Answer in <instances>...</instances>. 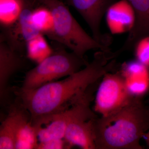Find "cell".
Instances as JSON below:
<instances>
[{"label": "cell", "mask_w": 149, "mask_h": 149, "mask_svg": "<svg viewBox=\"0 0 149 149\" xmlns=\"http://www.w3.org/2000/svg\"><path fill=\"white\" fill-rule=\"evenodd\" d=\"M133 48L136 60L149 68V35L141 38Z\"/></svg>", "instance_id": "d6986e66"}, {"label": "cell", "mask_w": 149, "mask_h": 149, "mask_svg": "<svg viewBox=\"0 0 149 149\" xmlns=\"http://www.w3.org/2000/svg\"><path fill=\"white\" fill-rule=\"evenodd\" d=\"M15 145L12 121L8 114L0 126V149H15Z\"/></svg>", "instance_id": "ac0fdd59"}, {"label": "cell", "mask_w": 149, "mask_h": 149, "mask_svg": "<svg viewBox=\"0 0 149 149\" xmlns=\"http://www.w3.org/2000/svg\"><path fill=\"white\" fill-rule=\"evenodd\" d=\"M97 117L90 106L80 113L68 124L64 139L70 148L77 146L83 149H96L94 122Z\"/></svg>", "instance_id": "52a82bcc"}, {"label": "cell", "mask_w": 149, "mask_h": 149, "mask_svg": "<svg viewBox=\"0 0 149 149\" xmlns=\"http://www.w3.org/2000/svg\"><path fill=\"white\" fill-rule=\"evenodd\" d=\"M64 139H54L38 143L37 149H69Z\"/></svg>", "instance_id": "ffe728a7"}, {"label": "cell", "mask_w": 149, "mask_h": 149, "mask_svg": "<svg viewBox=\"0 0 149 149\" xmlns=\"http://www.w3.org/2000/svg\"><path fill=\"white\" fill-rule=\"evenodd\" d=\"M10 111L13 117L15 149H37V132L29 112L17 100L11 105Z\"/></svg>", "instance_id": "9c48e42d"}, {"label": "cell", "mask_w": 149, "mask_h": 149, "mask_svg": "<svg viewBox=\"0 0 149 149\" xmlns=\"http://www.w3.org/2000/svg\"><path fill=\"white\" fill-rule=\"evenodd\" d=\"M18 49L1 37L0 42V101L2 104L9 93L11 77L23 64V59Z\"/></svg>", "instance_id": "30bf717a"}, {"label": "cell", "mask_w": 149, "mask_h": 149, "mask_svg": "<svg viewBox=\"0 0 149 149\" xmlns=\"http://www.w3.org/2000/svg\"><path fill=\"white\" fill-rule=\"evenodd\" d=\"M24 1V0H23ZM33 4L24 1L23 6L17 20L15 30L13 35H11L8 42L17 49L20 48V40L26 43L30 40L42 34L35 27L32 20Z\"/></svg>", "instance_id": "5bb4252c"}, {"label": "cell", "mask_w": 149, "mask_h": 149, "mask_svg": "<svg viewBox=\"0 0 149 149\" xmlns=\"http://www.w3.org/2000/svg\"><path fill=\"white\" fill-rule=\"evenodd\" d=\"M68 4L74 8L90 27L93 37L102 45L109 47L111 39L101 32L102 18L111 4L109 0H66Z\"/></svg>", "instance_id": "ba28073f"}, {"label": "cell", "mask_w": 149, "mask_h": 149, "mask_svg": "<svg viewBox=\"0 0 149 149\" xmlns=\"http://www.w3.org/2000/svg\"><path fill=\"white\" fill-rule=\"evenodd\" d=\"M23 0H0V20L4 25L17 21L23 6Z\"/></svg>", "instance_id": "2e32d148"}, {"label": "cell", "mask_w": 149, "mask_h": 149, "mask_svg": "<svg viewBox=\"0 0 149 149\" xmlns=\"http://www.w3.org/2000/svg\"><path fill=\"white\" fill-rule=\"evenodd\" d=\"M32 17L35 27L42 34L47 35L52 30L53 18L47 8H40L33 10Z\"/></svg>", "instance_id": "e0dca14e"}, {"label": "cell", "mask_w": 149, "mask_h": 149, "mask_svg": "<svg viewBox=\"0 0 149 149\" xmlns=\"http://www.w3.org/2000/svg\"><path fill=\"white\" fill-rule=\"evenodd\" d=\"M144 137L146 139L147 144L149 146V130L145 134Z\"/></svg>", "instance_id": "44dd1931"}, {"label": "cell", "mask_w": 149, "mask_h": 149, "mask_svg": "<svg viewBox=\"0 0 149 149\" xmlns=\"http://www.w3.org/2000/svg\"><path fill=\"white\" fill-rule=\"evenodd\" d=\"M50 10L54 20L52 30L47 35L64 45L77 56L84 58L91 50L109 51L91 37L81 27L69 10L59 0H39Z\"/></svg>", "instance_id": "3957f363"}, {"label": "cell", "mask_w": 149, "mask_h": 149, "mask_svg": "<svg viewBox=\"0 0 149 149\" xmlns=\"http://www.w3.org/2000/svg\"><path fill=\"white\" fill-rule=\"evenodd\" d=\"M120 71L132 96L142 97L149 90V68L138 61L124 63Z\"/></svg>", "instance_id": "7c38bea8"}, {"label": "cell", "mask_w": 149, "mask_h": 149, "mask_svg": "<svg viewBox=\"0 0 149 149\" xmlns=\"http://www.w3.org/2000/svg\"><path fill=\"white\" fill-rule=\"evenodd\" d=\"M106 19L111 33L119 35L129 32L133 29L136 23V13L128 0H120L109 7Z\"/></svg>", "instance_id": "8fae6325"}, {"label": "cell", "mask_w": 149, "mask_h": 149, "mask_svg": "<svg viewBox=\"0 0 149 149\" xmlns=\"http://www.w3.org/2000/svg\"><path fill=\"white\" fill-rule=\"evenodd\" d=\"M94 88L93 85L69 108L45 118L35 125L38 143L54 139H64L68 124L84 110L91 106Z\"/></svg>", "instance_id": "8992f818"}, {"label": "cell", "mask_w": 149, "mask_h": 149, "mask_svg": "<svg viewBox=\"0 0 149 149\" xmlns=\"http://www.w3.org/2000/svg\"><path fill=\"white\" fill-rule=\"evenodd\" d=\"M148 109L149 111V105L148 106Z\"/></svg>", "instance_id": "7402d4cb"}, {"label": "cell", "mask_w": 149, "mask_h": 149, "mask_svg": "<svg viewBox=\"0 0 149 149\" xmlns=\"http://www.w3.org/2000/svg\"><path fill=\"white\" fill-rule=\"evenodd\" d=\"M133 97L120 71L108 72L102 77L96 93L95 110L106 116L125 106Z\"/></svg>", "instance_id": "5b68a950"}, {"label": "cell", "mask_w": 149, "mask_h": 149, "mask_svg": "<svg viewBox=\"0 0 149 149\" xmlns=\"http://www.w3.org/2000/svg\"><path fill=\"white\" fill-rule=\"evenodd\" d=\"M149 130V111L142 97H133L121 108L94 122L96 149H143Z\"/></svg>", "instance_id": "7a4b0ae2"}, {"label": "cell", "mask_w": 149, "mask_h": 149, "mask_svg": "<svg viewBox=\"0 0 149 149\" xmlns=\"http://www.w3.org/2000/svg\"><path fill=\"white\" fill-rule=\"evenodd\" d=\"M116 65L112 52L99 50L93 61L79 71L60 81L39 88L15 92L17 100L29 112L32 125L69 108Z\"/></svg>", "instance_id": "6da1fadb"}, {"label": "cell", "mask_w": 149, "mask_h": 149, "mask_svg": "<svg viewBox=\"0 0 149 149\" xmlns=\"http://www.w3.org/2000/svg\"><path fill=\"white\" fill-rule=\"evenodd\" d=\"M88 63L85 58L72 52L57 51L26 72L20 89L29 91L36 89L61 77L69 76L82 69Z\"/></svg>", "instance_id": "277c9868"}, {"label": "cell", "mask_w": 149, "mask_h": 149, "mask_svg": "<svg viewBox=\"0 0 149 149\" xmlns=\"http://www.w3.org/2000/svg\"><path fill=\"white\" fill-rule=\"evenodd\" d=\"M42 34L30 40L26 45L27 56L37 63L43 61L53 53Z\"/></svg>", "instance_id": "9a60e30c"}, {"label": "cell", "mask_w": 149, "mask_h": 149, "mask_svg": "<svg viewBox=\"0 0 149 149\" xmlns=\"http://www.w3.org/2000/svg\"><path fill=\"white\" fill-rule=\"evenodd\" d=\"M134 8L136 16L135 26L130 32L124 45L117 51L120 54L134 48L142 37L149 35V0H128Z\"/></svg>", "instance_id": "4fadbf2b"}]
</instances>
